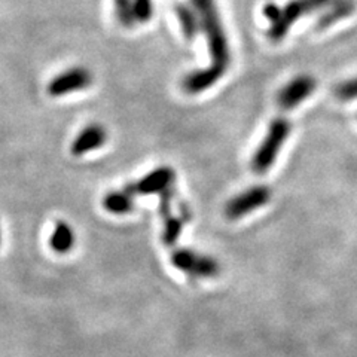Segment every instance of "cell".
I'll use <instances>...</instances> for the list:
<instances>
[{"mask_svg": "<svg viewBox=\"0 0 357 357\" xmlns=\"http://www.w3.org/2000/svg\"><path fill=\"white\" fill-rule=\"evenodd\" d=\"M290 130H292L290 122L284 118H277L271 122L265 139L252 158V170L256 174H264L274 165L278 153H280L284 142L289 137Z\"/></svg>", "mask_w": 357, "mask_h": 357, "instance_id": "3957f363", "label": "cell"}, {"mask_svg": "<svg viewBox=\"0 0 357 357\" xmlns=\"http://www.w3.org/2000/svg\"><path fill=\"white\" fill-rule=\"evenodd\" d=\"M134 9H136V18L139 22H146L152 18L153 6L152 0H132Z\"/></svg>", "mask_w": 357, "mask_h": 357, "instance_id": "ac0fdd59", "label": "cell"}, {"mask_svg": "<svg viewBox=\"0 0 357 357\" xmlns=\"http://www.w3.org/2000/svg\"><path fill=\"white\" fill-rule=\"evenodd\" d=\"M194 9L197 10L201 30L206 33L208 50L211 55V64L216 69L227 72L231 52H229V42L223 24L220 21L219 13L215 0H191Z\"/></svg>", "mask_w": 357, "mask_h": 357, "instance_id": "6da1fadb", "label": "cell"}, {"mask_svg": "<svg viewBox=\"0 0 357 357\" xmlns=\"http://www.w3.org/2000/svg\"><path fill=\"white\" fill-rule=\"evenodd\" d=\"M103 207L114 215H127L134 210V195L130 194L127 189L124 191L109 192L103 198Z\"/></svg>", "mask_w": 357, "mask_h": 357, "instance_id": "5bb4252c", "label": "cell"}, {"mask_svg": "<svg viewBox=\"0 0 357 357\" xmlns=\"http://www.w3.org/2000/svg\"><path fill=\"white\" fill-rule=\"evenodd\" d=\"M116 20L124 27H132L134 22H137L136 9H134L132 0H114Z\"/></svg>", "mask_w": 357, "mask_h": 357, "instance_id": "9a60e30c", "label": "cell"}, {"mask_svg": "<svg viewBox=\"0 0 357 357\" xmlns=\"http://www.w3.org/2000/svg\"><path fill=\"white\" fill-rule=\"evenodd\" d=\"M317 81L312 76L299 75L287 82L277 96V103L283 110H292L316 91Z\"/></svg>", "mask_w": 357, "mask_h": 357, "instance_id": "52a82bcc", "label": "cell"}, {"mask_svg": "<svg viewBox=\"0 0 357 357\" xmlns=\"http://www.w3.org/2000/svg\"><path fill=\"white\" fill-rule=\"evenodd\" d=\"M335 94L342 102H351V100L357 98V76L351 77L349 81L341 82L337 88H335Z\"/></svg>", "mask_w": 357, "mask_h": 357, "instance_id": "e0dca14e", "label": "cell"}, {"mask_svg": "<svg viewBox=\"0 0 357 357\" xmlns=\"http://www.w3.org/2000/svg\"><path fill=\"white\" fill-rule=\"evenodd\" d=\"M50 245L55 253H60V255L69 253L73 249L75 231L72 229L69 223H66L63 220L55 223V228L50 238Z\"/></svg>", "mask_w": 357, "mask_h": 357, "instance_id": "7c38bea8", "label": "cell"}, {"mask_svg": "<svg viewBox=\"0 0 357 357\" xmlns=\"http://www.w3.org/2000/svg\"><path fill=\"white\" fill-rule=\"evenodd\" d=\"M223 75H225V72L216 69V67H213V66H208L207 69L195 70V72H191L189 75H186L183 82H182V86L188 94L203 93L210 86H213Z\"/></svg>", "mask_w": 357, "mask_h": 357, "instance_id": "30bf717a", "label": "cell"}, {"mask_svg": "<svg viewBox=\"0 0 357 357\" xmlns=\"http://www.w3.org/2000/svg\"><path fill=\"white\" fill-rule=\"evenodd\" d=\"M174 13H176L178 22H181V29L183 31V36L188 40H192L198 35V31L201 29L197 10L189 5L178 3L174 6Z\"/></svg>", "mask_w": 357, "mask_h": 357, "instance_id": "4fadbf2b", "label": "cell"}, {"mask_svg": "<svg viewBox=\"0 0 357 357\" xmlns=\"http://www.w3.org/2000/svg\"><path fill=\"white\" fill-rule=\"evenodd\" d=\"M106 139H107L106 130L98 124H91L85 127L79 134H77L70 146V152L75 156H82L88 152L102 148L106 143Z\"/></svg>", "mask_w": 357, "mask_h": 357, "instance_id": "9c48e42d", "label": "cell"}, {"mask_svg": "<svg viewBox=\"0 0 357 357\" xmlns=\"http://www.w3.org/2000/svg\"><path fill=\"white\" fill-rule=\"evenodd\" d=\"M172 264L177 270L192 277L213 278L220 273V266L216 259L206 255H198L189 249H176L172 253Z\"/></svg>", "mask_w": 357, "mask_h": 357, "instance_id": "277c9868", "label": "cell"}, {"mask_svg": "<svg viewBox=\"0 0 357 357\" xmlns=\"http://www.w3.org/2000/svg\"><path fill=\"white\" fill-rule=\"evenodd\" d=\"M333 0H290L283 8L274 3H268L264 8V15L270 21L268 36L273 42H280L286 38L290 27L298 20L312 14L314 10L328 8Z\"/></svg>", "mask_w": 357, "mask_h": 357, "instance_id": "7a4b0ae2", "label": "cell"}, {"mask_svg": "<svg viewBox=\"0 0 357 357\" xmlns=\"http://www.w3.org/2000/svg\"><path fill=\"white\" fill-rule=\"evenodd\" d=\"M271 199V191L268 186H253L245 189L244 192L238 194L229 199L225 206V216L231 220H237L245 216L250 211L259 208Z\"/></svg>", "mask_w": 357, "mask_h": 357, "instance_id": "5b68a950", "label": "cell"}, {"mask_svg": "<svg viewBox=\"0 0 357 357\" xmlns=\"http://www.w3.org/2000/svg\"><path fill=\"white\" fill-rule=\"evenodd\" d=\"M0 245H2V229H0Z\"/></svg>", "mask_w": 357, "mask_h": 357, "instance_id": "d6986e66", "label": "cell"}, {"mask_svg": "<svg viewBox=\"0 0 357 357\" xmlns=\"http://www.w3.org/2000/svg\"><path fill=\"white\" fill-rule=\"evenodd\" d=\"M183 219L181 216H172L164 220V231H162V241L165 245H173L178 237H181L183 229Z\"/></svg>", "mask_w": 357, "mask_h": 357, "instance_id": "2e32d148", "label": "cell"}, {"mask_svg": "<svg viewBox=\"0 0 357 357\" xmlns=\"http://www.w3.org/2000/svg\"><path fill=\"white\" fill-rule=\"evenodd\" d=\"M93 84V76L88 69L84 67H72L63 73L52 77L48 84L47 91L51 97H63L75 91L88 88Z\"/></svg>", "mask_w": 357, "mask_h": 357, "instance_id": "8992f818", "label": "cell"}, {"mask_svg": "<svg viewBox=\"0 0 357 357\" xmlns=\"http://www.w3.org/2000/svg\"><path fill=\"white\" fill-rule=\"evenodd\" d=\"M354 9H356V3L353 0H333V2L328 6L326 13H323V15L319 18L317 29L323 30L333 26L337 21L351 15Z\"/></svg>", "mask_w": 357, "mask_h": 357, "instance_id": "8fae6325", "label": "cell"}, {"mask_svg": "<svg viewBox=\"0 0 357 357\" xmlns=\"http://www.w3.org/2000/svg\"><path fill=\"white\" fill-rule=\"evenodd\" d=\"M174 170L170 167H160L149 174L142 177L139 182L128 185L126 189L132 195H152L161 194L165 189L174 185Z\"/></svg>", "mask_w": 357, "mask_h": 357, "instance_id": "ba28073f", "label": "cell"}]
</instances>
